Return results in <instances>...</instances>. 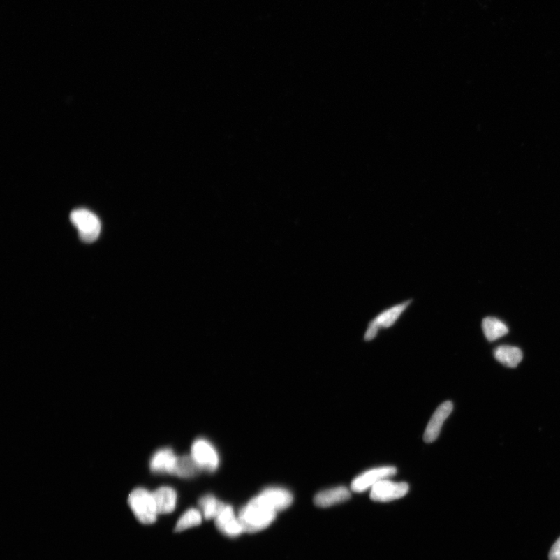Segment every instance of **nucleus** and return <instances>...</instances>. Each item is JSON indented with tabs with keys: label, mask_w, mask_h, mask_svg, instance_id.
Listing matches in <instances>:
<instances>
[{
	"label": "nucleus",
	"mask_w": 560,
	"mask_h": 560,
	"mask_svg": "<svg viewBox=\"0 0 560 560\" xmlns=\"http://www.w3.org/2000/svg\"><path fill=\"white\" fill-rule=\"evenodd\" d=\"M277 513L258 495L239 512L238 518L244 532L256 533L269 527L275 520Z\"/></svg>",
	"instance_id": "nucleus-1"
},
{
	"label": "nucleus",
	"mask_w": 560,
	"mask_h": 560,
	"mask_svg": "<svg viewBox=\"0 0 560 560\" xmlns=\"http://www.w3.org/2000/svg\"><path fill=\"white\" fill-rule=\"evenodd\" d=\"M128 503L136 519L145 524H153L156 521L158 510L153 494L145 489L138 488L131 492Z\"/></svg>",
	"instance_id": "nucleus-2"
},
{
	"label": "nucleus",
	"mask_w": 560,
	"mask_h": 560,
	"mask_svg": "<svg viewBox=\"0 0 560 560\" xmlns=\"http://www.w3.org/2000/svg\"><path fill=\"white\" fill-rule=\"evenodd\" d=\"M71 221L78 230L82 241L92 243L97 240L101 233V222L92 212L85 209H75L71 214Z\"/></svg>",
	"instance_id": "nucleus-3"
},
{
	"label": "nucleus",
	"mask_w": 560,
	"mask_h": 560,
	"mask_svg": "<svg viewBox=\"0 0 560 560\" xmlns=\"http://www.w3.org/2000/svg\"><path fill=\"white\" fill-rule=\"evenodd\" d=\"M411 303V300H408V302L395 305L380 313L376 318L369 323L364 334V339L366 341H371L378 336L381 329H388V327H392L397 322L401 314L406 311Z\"/></svg>",
	"instance_id": "nucleus-4"
},
{
	"label": "nucleus",
	"mask_w": 560,
	"mask_h": 560,
	"mask_svg": "<svg viewBox=\"0 0 560 560\" xmlns=\"http://www.w3.org/2000/svg\"><path fill=\"white\" fill-rule=\"evenodd\" d=\"M397 473V469L393 466L374 468L361 473L352 481L351 490L355 493H364L371 489L379 482L388 480Z\"/></svg>",
	"instance_id": "nucleus-5"
},
{
	"label": "nucleus",
	"mask_w": 560,
	"mask_h": 560,
	"mask_svg": "<svg viewBox=\"0 0 560 560\" xmlns=\"http://www.w3.org/2000/svg\"><path fill=\"white\" fill-rule=\"evenodd\" d=\"M191 455L202 470L213 473L219 466V455L215 448L207 440H196L191 449Z\"/></svg>",
	"instance_id": "nucleus-6"
},
{
	"label": "nucleus",
	"mask_w": 560,
	"mask_h": 560,
	"mask_svg": "<svg viewBox=\"0 0 560 560\" xmlns=\"http://www.w3.org/2000/svg\"><path fill=\"white\" fill-rule=\"evenodd\" d=\"M409 487L406 482H395L384 480L371 489V499L376 502H390L405 496Z\"/></svg>",
	"instance_id": "nucleus-7"
},
{
	"label": "nucleus",
	"mask_w": 560,
	"mask_h": 560,
	"mask_svg": "<svg viewBox=\"0 0 560 560\" xmlns=\"http://www.w3.org/2000/svg\"><path fill=\"white\" fill-rule=\"evenodd\" d=\"M453 408V403L447 401L442 403V404L436 409L432 419H430L428 422L425 436H423V439H425L426 443H432L438 439L443 422H445L450 413H452Z\"/></svg>",
	"instance_id": "nucleus-8"
},
{
	"label": "nucleus",
	"mask_w": 560,
	"mask_h": 560,
	"mask_svg": "<svg viewBox=\"0 0 560 560\" xmlns=\"http://www.w3.org/2000/svg\"><path fill=\"white\" fill-rule=\"evenodd\" d=\"M216 526L223 534L230 537H236L244 533V529L238 517L235 515V511L230 505H225V507L220 512V514L215 518Z\"/></svg>",
	"instance_id": "nucleus-9"
},
{
	"label": "nucleus",
	"mask_w": 560,
	"mask_h": 560,
	"mask_svg": "<svg viewBox=\"0 0 560 560\" xmlns=\"http://www.w3.org/2000/svg\"><path fill=\"white\" fill-rule=\"evenodd\" d=\"M351 492L346 487H338L325 489L317 494L314 498V503L318 508H330L338 503L349 501Z\"/></svg>",
	"instance_id": "nucleus-10"
},
{
	"label": "nucleus",
	"mask_w": 560,
	"mask_h": 560,
	"mask_svg": "<svg viewBox=\"0 0 560 560\" xmlns=\"http://www.w3.org/2000/svg\"><path fill=\"white\" fill-rule=\"evenodd\" d=\"M258 496L277 512L288 508L293 501L290 491L279 487L265 489Z\"/></svg>",
	"instance_id": "nucleus-11"
},
{
	"label": "nucleus",
	"mask_w": 560,
	"mask_h": 560,
	"mask_svg": "<svg viewBox=\"0 0 560 560\" xmlns=\"http://www.w3.org/2000/svg\"><path fill=\"white\" fill-rule=\"evenodd\" d=\"M152 494L159 515L170 514L175 509L177 494L174 489L162 487Z\"/></svg>",
	"instance_id": "nucleus-12"
},
{
	"label": "nucleus",
	"mask_w": 560,
	"mask_h": 560,
	"mask_svg": "<svg viewBox=\"0 0 560 560\" xmlns=\"http://www.w3.org/2000/svg\"><path fill=\"white\" fill-rule=\"evenodd\" d=\"M177 457L172 449H161L152 457L150 461V469L154 473L172 474Z\"/></svg>",
	"instance_id": "nucleus-13"
},
{
	"label": "nucleus",
	"mask_w": 560,
	"mask_h": 560,
	"mask_svg": "<svg viewBox=\"0 0 560 560\" xmlns=\"http://www.w3.org/2000/svg\"><path fill=\"white\" fill-rule=\"evenodd\" d=\"M494 357L503 365L515 368L521 363L523 353L517 347L501 346L494 351Z\"/></svg>",
	"instance_id": "nucleus-14"
},
{
	"label": "nucleus",
	"mask_w": 560,
	"mask_h": 560,
	"mask_svg": "<svg viewBox=\"0 0 560 560\" xmlns=\"http://www.w3.org/2000/svg\"><path fill=\"white\" fill-rule=\"evenodd\" d=\"M201 468L192 455L177 457L172 475L182 478H192L199 474Z\"/></svg>",
	"instance_id": "nucleus-15"
},
{
	"label": "nucleus",
	"mask_w": 560,
	"mask_h": 560,
	"mask_svg": "<svg viewBox=\"0 0 560 560\" xmlns=\"http://www.w3.org/2000/svg\"><path fill=\"white\" fill-rule=\"evenodd\" d=\"M482 330L485 337L489 341L500 339L508 333L509 330L506 325L496 318H486L482 320Z\"/></svg>",
	"instance_id": "nucleus-16"
},
{
	"label": "nucleus",
	"mask_w": 560,
	"mask_h": 560,
	"mask_svg": "<svg viewBox=\"0 0 560 560\" xmlns=\"http://www.w3.org/2000/svg\"><path fill=\"white\" fill-rule=\"evenodd\" d=\"M205 518L215 519L220 512L225 507V503L218 501L216 498L212 495H206L201 498L199 501Z\"/></svg>",
	"instance_id": "nucleus-17"
},
{
	"label": "nucleus",
	"mask_w": 560,
	"mask_h": 560,
	"mask_svg": "<svg viewBox=\"0 0 560 560\" xmlns=\"http://www.w3.org/2000/svg\"><path fill=\"white\" fill-rule=\"evenodd\" d=\"M202 517L200 512L196 509H189L182 515L177 521L175 531L181 532L190 528L196 527L202 523Z\"/></svg>",
	"instance_id": "nucleus-18"
},
{
	"label": "nucleus",
	"mask_w": 560,
	"mask_h": 560,
	"mask_svg": "<svg viewBox=\"0 0 560 560\" xmlns=\"http://www.w3.org/2000/svg\"><path fill=\"white\" fill-rule=\"evenodd\" d=\"M550 560H560V538L552 546L549 555Z\"/></svg>",
	"instance_id": "nucleus-19"
}]
</instances>
